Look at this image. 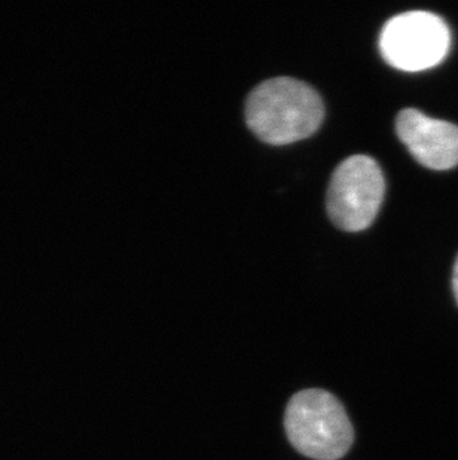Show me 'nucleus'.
Listing matches in <instances>:
<instances>
[{
    "instance_id": "1",
    "label": "nucleus",
    "mask_w": 458,
    "mask_h": 460,
    "mask_svg": "<svg viewBox=\"0 0 458 460\" xmlns=\"http://www.w3.org/2000/svg\"><path fill=\"white\" fill-rule=\"evenodd\" d=\"M321 97L308 84L294 78H274L260 84L246 102L247 126L269 145L307 139L321 126Z\"/></svg>"
},
{
    "instance_id": "2",
    "label": "nucleus",
    "mask_w": 458,
    "mask_h": 460,
    "mask_svg": "<svg viewBox=\"0 0 458 460\" xmlns=\"http://www.w3.org/2000/svg\"><path fill=\"white\" fill-rule=\"evenodd\" d=\"M285 428L292 446L314 460L341 459L355 439L341 402L321 389H307L294 395L286 409Z\"/></svg>"
},
{
    "instance_id": "3",
    "label": "nucleus",
    "mask_w": 458,
    "mask_h": 460,
    "mask_svg": "<svg viewBox=\"0 0 458 460\" xmlns=\"http://www.w3.org/2000/svg\"><path fill=\"white\" fill-rule=\"evenodd\" d=\"M451 31L436 13L410 11L385 22L380 36L381 56L394 69H432L450 51Z\"/></svg>"
},
{
    "instance_id": "4",
    "label": "nucleus",
    "mask_w": 458,
    "mask_h": 460,
    "mask_svg": "<svg viewBox=\"0 0 458 460\" xmlns=\"http://www.w3.org/2000/svg\"><path fill=\"white\" fill-rule=\"evenodd\" d=\"M384 190V176L375 160L350 156L338 165L329 183V217L341 230H366L380 212Z\"/></svg>"
},
{
    "instance_id": "5",
    "label": "nucleus",
    "mask_w": 458,
    "mask_h": 460,
    "mask_svg": "<svg viewBox=\"0 0 458 460\" xmlns=\"http://www.w3.org/2000/svg\"><path fill=\"white\" fill-rule=\"evenodd\" d=\"M399 139L419 164L432 170L458 165V127L427 117L417 109H403L396 119Z\"/></svg>"
},
{
    "instance_id": "6",
    "label": "nucleus",
    "mask_w": 458,
    "mask_h": 460,
    "mask_svg": "<svg viewBox=\"0 0 458 460\" xmlns=\"http://www.w3.org/2000/svg\"><path fill=\"white\" fill-rule=\"evenodd\" d=\"M453 288H454L455 300L458 303V256L454 265V274H453Z\"/></svg>"
}]
</instances>
